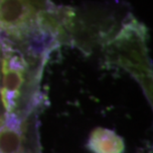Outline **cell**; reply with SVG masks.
I'll use <instances>...</instances> for the list:
<instances>
[{"instance_id":"6da1fadb","label":"cell","mask_w":153,"mask_h":153,"mask_svg":"<svg viewBox=\"0 0 153 153\" xmlns=\"http://www.w3.org/2000/svg\"><path fill=\"white\" fill-rule=\"evenodd\" d=\"M51 0H0V40L49 56L62 45V10Z\"/></svg>"},{"instance_id":"7a4b0ae2","label":"cell","mask_w":153,"mask_h":153,"mask_svg":"<svg viewBox=\"0 0 153 153\" xmlns=\"http://www.w3.org/2000/svg\"><path fill=\"white\" fill-rule=\"evenodd\" d=\"M48 56L0 40V105L6 114L39 109V85Z\"/></svg>"},{"instance_id":"3957f363","label":"cell","mask_w":153,"mask_h":153,"mask_svg":"<svg viewBox=\"0 0 153 153\" xmlns=\"http://www.w3.org/2000/svg\"><path fill=\"white\" fill-rule=\"evenodd\" d=\"M103 51L106 62L131 73L151 100L152 79L145 26L129 16L115 37L103 45Z\"/></svg>"},{"instance_id":"277c9868","label":"cell","mask_w":153,"mask_h":153,"mask_svg":"<svg viewBox=\"0 0 153 153\" xmlns=\"http://www.w3.org/2000/svg\"><path fill=\"white\" fill-rule=\"evenodd\" d=\"M38 109L25 115L0 114V153H40Z\"/></svg>"},{"instance_id":"5b68a950","label":"cell","mask_w":153,"mask_h":153,"mask_svg":"<svg viewBox=\"0 0 153 153\" xmlns=\"http://www.w3.org/2000/svg\"><path fill=\"white\" fill-rule=\"evenodd\" d=\"M87 148L93 153H123L124 141L110 129L96 128L90 133Z\"/></svg>"},{"instance_id":"8992f818","label":"cell","mask_w":153,"mask_h":153,"mask_svg":"<svg viewBox=\"0 0 153 153\" xmlns=\"http://www.w3.org/2000/svg\"><path fill=\"white\" fill-rule=\"evenodd\" d=\"M1 113H3V112H2V108H1V105H0V114H1Z\"/></svg>"}]
</instances>
